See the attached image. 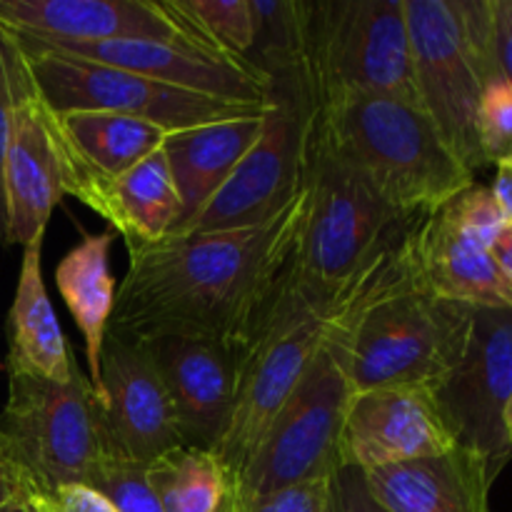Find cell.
Wrapping results in <instances>:
<instances>
[{
  "label": "cell",
  "mask_w": 512,
  "mask_h": 512,
  "mask_svg": "<svg viewBox=\"0 0 512 512\" xmlns=\"http://www.w3.org/2000/svg\"><path fill=\"white\" fill-rule=\"evenodd\" d=\"M308 215V190L255 228L165 235L128 245L113 333L140 343L190 338L245 355L280 298Z\"/></svg>",
  "instance_id": "obj_1"
},
{
  "label": "cell",
  "mask_w": 512,
  "mask_h": 512,
  "mask_svg": "<svg viewBox=\"0 0 512 512\" xmlns=\"http://www.w3.org/2000/svg\"><path fill=\"white\" fill-rule=\"evenodd\" d=\"M408 230L378 260L345 323L353 393L385 385H423L435 393L463 355L473 308L420 288L410 268Z\"/></svg>",
  "instance_id": "obj_2"
},
{
  "label": "cell",
  "mask_w": 512,
  "mask_h": 512,
  "mask_svg": "<svg viewBox=\"0 0 512 512\" xmlns=\"http://www.w3.org/2000/svg\"><path fill=\"white\" fill-rule=\"evenodd\" d=\"M313 130L403 215L418 218L473 185L433 120L415 103L353 95L313 113Z\"/></svg>",
  "instance_id": "obj_3"
},
{
  "label": "cell",
  "mask_w": 512,
  "mask_h": 512,
  "mask_svg": "<svg viewBox=\"0 0 512 512\" xmlns=\"http://www.w3.org/2000/svg\"><path fill=\"white\" fill-rule=\"evenodd\" d=\"M308 215L298 253L285 283L313 295H338L415 218L395 210L348 160L328 148L310 128Z\"/></svg>",
  "instance_id": "obj_4"
},
{
  "label": "cell",
  "mask_w": 512,
  "mask_h": 512,
  "mask_svg": "<svg viewBox=\"0 0 512 512\" xmlns=\"http://www.w3.org/2000/svg\"><path fill=\"white\" fill-rule=\"evenodd\" d=\"M370 268L338 295L303 293L285 283L263 328L245 350L233 415L213 448V455L230 475V485L243 473L263 433L310 368L330 330L355 303Z\"/></svg>",
  "instance_id": "obj_5"
},
{
  "label": "cell",
  "mask_w": 512,
  "mask_h": 512,
  "mask_svg": "<svg viewBox=\"0 0 512 512\" xmlns=\"http://www.w3.org/2000/svg\"><path fill=\"white\" fill-rule=\"evenodd\" d=\"M300 88L313 110L353 95L418 105L405 0H308Z\"/></svg>",
  "instance_id": "obj_6"
},
{
  "label": "cell",
  "mask_w": 512,
  "mask_h": 512,
  "mask_svg": "<svg viewBox=\"0 0 512 512\" xmlns=\"http://www.w3.org/2000/svg\"><path fill=\"white\" fill-rule=\"evenodd\" d=\"M383 258V255H380ZM378 258V260H380ZM368 270L355 303L335 323L300 383L268 425L243 473L230 485V503L260 498L310 480H328L343 468L340 438L350 403L343 330L363 298L375 265Z\"/></svg>",
  "instance_id": "obj_7"
},
{
  "label": "cell",
  "mask_w": 512,
  "mask_h": 512,
  "mask_svg": "<svg viewBox=\"0 0 512 512\" xmlns=\"http://www.w3.org/2000/svg\"><path fill=\"white\" fill-rule=\"evenodd\" d=\"M8 378L0 430L13 440L38 493L88 483L93 470L113 455L90 380L80 370L68 383L25 373Z\"/></svg>",
  "instance_id": "obj_8"
},
{
  "label": "cell",
  "mask_w": 512,
  "mask_h": 512,
  "mask_svg": "<svg viewBox=\"0 0 512 512\" xmlns=\"http://www.w3.org/2000/svg\"><path fill=\"white\" fill-rule=\"evenodd\" d=\"M20 48V45H18ZM28 63L30 78L53 113L75 110H103L145 120L165 133L200 128L235 118L263 115L268 105L240 103V100L213 98L193 90L173 88L128 70L90 63L73 55L50 50L20 48Z\"/></svg>",
  "instance_id": "obj_9"
},
{
  "label": "cell",
  "mask_w": 512,
  "mask_h": 512,
  "mask_svg": "<svg viewBox=\"0 0 512 512\" xmlns=\"http://www.w3.org/2000/svg\"><path fill=\"white\" fill-rule=\"evenodd\" d=\"M313 113L298 85L273 83L258 143L223 188L170 235L255 228L283 213L305 188Z\"/></svg>",
  "instance_id": "obj_10"
},
{
  "label": "cell",
  "mask_w": 512,
  "mask_h": 512,
  "mask_svg": "<svg viewBox=\"0 0 512 512\" xmlns=\"http://www.w3.org/2000/svg\"><path fill=\"white\" fill-rule=\"evenodd\" d=\"M418 105L455 158L475 175L485 168L478 133L483 80L465 43L455 0H405Z\"/></svg>",
  "instance_id": "obj_11"
},
{
  "label": "cell",
  "mask_w": 512,
  "mask_h": 512,
  "mask_svg": "<svg viewBox=\"0 0 512 512\" xmlns=\"http://www.w3.org/2000/svg\"><path fill=\"white\" fill-rule=\"evenodd\" d=\"M512 395V308L470 310L468 340L435 400L460 448L483 455L495 470L510 458L503 408Z\"/></svg>",
  "instance_id": "obj_12"
},
{
  "label": "cell",
  "mask_w": 512,
  "mask_h": 512,
  "mask_svg": "<svg viewBox=\"0 0 512 512\" xmlns=\"http://www.w3.org/2000/svg\"><path fill=\"white\" fill-rule=\"evenodd\" d=\"M453 448L458 443L430 388L385 385L350 395L340 438L343 468H388L438 458Z\"/></svg>",
  "instance_id": "obj_13"
},
{
  "label": "cell",
  "mask_w": 512,
  "mask_h": 512,
  "mask_svg": "<svg viewBox=\"0 0 512 512\" xmlns=\"http://www.w3.org/2000/svg\"><path fill=\"white\" fill-rule=\"evenodd\" d=\"M100 380V410L113 455L150 465L183 448L175 408L148 345L108 330Z\"/></svg>",
  "instance_id": "obj_14"
},
{
  "label": "cell",
  "mask_w": 512,
  "mask_h": 512,
  "mask_svg": "<svg viewBox=\"0 0 512 512\" xmlns=\"http://www.w3.org/2000/svg\"><path fill=\"white\" fill-rule=\"evenodd\" d=\"M20 48L50 50L73 55L90 63L128 70L173 88L213 95V98L240 100V103H270V80L245 63L215 55L188 40H110V43H38L15 38Z\"/></svg>",
  "instance_id": "obj_15"
},
{
  "label": "cell",
  "mask_w": 512,
  "mask_h": 512,
  "mask_svg": "<svg viewBox=\"0 0 512 512\" xmlns=\"http://www.w3.org/2000/svg\"><path fill=\"white\" fill-rule=\"evenodd\" d=\"M23 53V50H20ZM8 243L28 245L45 235L55 205L63 200V160L53 130V110L45 105L30 78L25 55L15 83L13 125L3 165Z\"/></svg>",
  "instance_id": "obj_16"
},
{
  "label": "cell",
  "mask_w": 512,
  "mask_h": 512,
  "mask_svg": "<svg viewBox=\"0 0 512 512\" xmlns=\"http://www.w3.org/2000/svg\"><path fill=\"white\" fill-rule=\"evenodd\" d=\"M145 345L168 388L183 445L213 453L233 415L243 353L190 338Z\"/></svg>",
  "instance_id": "obj_17"
},
{
  "label": "cell",
  "mask_w": 512,
  "mask_h": 512,
  "mask_svg": "<svg viewBox=\"0 0 512 512\" xmlns=\"http://www.w3.org/2000/svg\"><path fill=\"white\" fill-rule=\"evenodd\" d=\"M408 258L420 288L435 298L470 308H512V285L490 245L465 230L448 205L413 220Z\"/></svg>",
  "instance_id": "obj_18"
},
{
  "label": "cell",
  "mask_w": 512,
  "mask_h": 512,
  "mask_svg": "<svg viewBox=\"0 0 512 512\" xmlns=\"http://www.w3.org/2000/svg\"><path fill=\"white\" fill-rule=\"evenodd\" d=\"M0 28L38 43L188 40L155 0H0Z\"/></svg>",
  "instance_id": "obj_19"
},
{
  "label": "cell",
  "mask_w": 512,
  "mask_h": 512,
  "mask_svg": "<svg viewBox=\"0 0 512 512\" xmlns=\"http://www.w3.org/2000/svg\"><path fill=\"white\" fill-rule=\"evenodd\" d=\"M53 130L63 160L65 195L83 205L105 183L163 148L168 138L158 125L103 110L53 113Z\"/></svg>",
  "instance_id": "obj_20"
},
{
  "label": "cell",
  "mask_w": 512,
  "mask_h": 512,
  "mask_svg": "<svg viewBox=\"0 0 512 512\" xmlns=\"http://www.w3.org/2000/svg\"><path fill=\"white\" fill-rule=\"evenodd\" d=\"M373 498L390 512H490L488 495L498 470L468 448L438 458L363 470Z\"/></svg>",
  "instance_id": "obj_21"
},
{
  "label": "cell",
  "mask_w": 512,
  "mask_h": 512,
  "mask_svg": "<svg viewBox=\"0 0 512 512\" xmlns=\"http://www.w3.org/2000/svg\"><path fill=\"white\" fill-rule=\"evenodd\" d=\"M265 113L168 133L163 153L180 198V220L175 230L183 228L223 188L240 160L258 143Z\"/></svg>",
  "instance_id": "obj_22"
},
{
  "label": "cell",
  "mask_w": 512,
  "mask_h": 512,
  "mask_svg": "<svg viewBox=\"0 0 512 512\" xmlns=\"http://www.w3.org/2000/svg\"><path fill=\"white\" fill-rule=\"evenodd\" d=\"M43 238L35 235L23 248L18 285L8 315V373L68 383L78 365L70 358L63 328L43 280Z\"/></svg>",
  "instance_id": "obj_23"
},
{
  "label": "cell",
  "mask_w": 512,
  "mask_h": 512,
  "mask_svg": "<svg viewBox=\"0 0 512 512\" xmlns=\"http://www.w3.org/2000/svg\"><path fill=\"white\" fill-rule=\"evenodd\" d=\"M113 238L115 233L110 228L98 235H85L55 268L60 298L83 333L85 358L90 368L88 380L98 403L103 398V380H100L103 345L115 308V280L110 273Z\"/></svg>",
  "instance_id": "obj_24"
},
{
  "label": "cell",
  "mask_w": 512,
  "mask_h": 512,
  "mask_svg": "<svg viewBox=\"0 0 512 512\" xmlns=\"http://www.w3.org/2000/svg\"><path fill=\"white\" fill-rule=\"evenodd\" d=\"M88 208L108 220L125 245H148L173 233L180 220V198L163 148L105 183Z\"/></svg>",
  "instance_id": "obj_25"
},
{
  "label": "cell",
  "mask_w": 512,
  "mask_h": 512,
  "mask_svg": "<svg viewBox=\"0 0 512 512\" xmlns=\"http://www.w3.org/2000/svg\"><path fill=\"white\" fill-rule=\"evenodd\" d=\"M163 512H230V475L210 450L175 448L148 465Z\"/></svg>",
  "instance_id": "obj_26"
},
{
  "label": "cell",
  "mask_w": 512,
  "mask_h": 512,
  "mask_svg": "<svg viewBox=\"0 0 512 512\" xmlns=\"http://www.w3.org/2000/svg\"><path fill=\"white\" fill-rule=\"evenodd\" d=\"M163 8L190 43L248 65L255 45L253 0H163Z\"/></svg>",
  "instance_id": "obj_27"
},
{
  "label": "cell",
  "mask_w": 512,
  "mask_h": 512,
  "mask_svg": "<svg viewBox=\"0 0 512 512\" xmlns=\"http://www.w3.org/2000/svg\"><path fill=\"white\" fill-rule=\"evenodd\" d=\"M83 485L105 495L118 512H163L145 463L108 455Z\"/></svg>",
  "instance_id": "obj_28"
},
{
  "label": "cell",
  "mask_w": 512,
  "mask_h": 512,
  "mask_svg": "<svg viewBox=\"0 0 512 512\" xmlns=\"http://www.w3.org/2000/svg\"><path fill=\"white\" fill-rule=\"evenodd\" d=\"M478 133L483 145L485 160L500 163L512 158V83L505 78H495L480 95Z\"/></svg>",
  "instance_id": "obj_29"
},
{
  "label": "cell",
  "mask_w": 512,
  "mask_h": 512,
  "mask_svg": "<svg viewBox=\"0 0 512 512\" xmlns=\"http://www.w3.org/2000/svg\"><path fill=\"white\" fill-rule=\"evenodd\" d=\"M230 512H335L333 478L288 485L260 498L230 503Z\"/></svg>",
  "instance_id": "obj_30"
},
{
  "label": "cell",
  "mask_w": 512,
  "mask_h": 512,
  "mask_svg": "<svg viewBox=\"0 0 512 512\" xmlns=\"http://www.w3.org/2000/svg\"><path fill=\"white\" fill-rule=\"evenodd\" d=\"M20 58H23V53H20L13 35L0 28V240L3 243H8V208H5L3 165L5 150H8L10 125H13L15 83H18Z\"/></svg>",
  "instance_id": "obj_31"
},
{
  "label": "cell",
  "mask_w": 512,
  "mask_h": 512,
  "mask_svg": "<svg viewBox=\"0 0 512 512\" xmlns=\"http://www.w3.org/2000/svg\"><path fill=\"white\" fill-rule=\"evenodd\" d=\"M450 208V213L455 215L460 225L465 230L480 238L483 243H488L493 248L495 238H498L500 230L505 228V215L500 210L498 200H495L493 190L483 188V185H470L463 193H458L455 198H450L445 203Z\"/></svg>",
  "instance_id": "obj_32"
},
{
  "label": "cell",
  "mask_w": 512,
  "mask_h": 512,
  "mask_svg": "<svg viewBox=\"0 0 512 512\" xmlns=\"http://www.w3.org/2000/svg\"><path fill=\"white\" fill-rule=\"evenodd\" d=\"M38 493L33 475L20 460L13 440L0 430V508Z\"/></svg>",
  "instance_id": "obj_33"
},
{
  "label": "cell",
  "mask_w": 512,
  "mask_h": 512,
  "mask_svg": "<svg viewBox=\"0 0 512 512\" xmlns=\"http://www.w3.org/2000/svg\"><path fill=\"white\" fill-rule=\"evenodd\" d=\"M333 508L335 512H390L373 498L358 468H340L333 475Z\"/></svg>",
  "instance_id": "obj_34"
},
{
  "label": "cell",
  "mask_w": 512,
  "mask_h": 512,
  "mask_svg": "<svg viewBox=\"0 0 512 512\" xmlns=\"http://www.w3.org/2000/svg\"><path fill=\"white\" fill-rule=\"evenodd\" d=\"M45 500H48L53 512H118L105 495H100L98 490L83 483L63 485V488L45 495Z\"/></svg>",
  "instance_id": "obj_35"
},
{
  "label": "cell",
  "mask_w": 512,
  "mask_h": 512,
  "mask_svg": "<svg viewBox=\"0 0 512 512\" xmlns=\"http://www.w3.org/2000/svg\"><path fill=\"white\" fill-rule=\"evenodd\" d=\"M495 60L500 75L512 83V0H493Z\"/></svg>",
  "instance_id": "obj_36"
},
{
  "label": "cell",
  "mask_w": 512,
  "mask_h": 512,
  "mask_svg": "<svg viewBox=\"0 0 512 512\" xmlns=\"http://www.w3.org/2000/svg\"><path fill=\"white\" fill-rule=\"evenodd\" d=\"M495 165H498V173H495V183L490 190H493L505 220L512 223V158L500 160V163Z\"/></svg>",
  "instance_id": "obj_37"
},
{
  "label": "cell",
  "mask_w": 512,
  "mask_h": 512,
  "mask_svg": "<svg viewBox=\"0 0 512 512\" xmlns=\"http://www.w3.org/2000/svg\"><path fill=\"white\" fill-rule=\"evenodd\" d=\"M490 253H493V260L500 268V273H503L512 285V223H505V228L498 233Z\"/></svg>",
  "instance_id": "obj_38"
},
{
  "label": "cell",
  "mask_w": 512,
  "mask_h": 512,
  "mask_svg": "<svg viewBox=\"0 0 512 512\" xmlns=\"http://www.w3.org/2000/svg\"><path fill=\"white\" fill-rule=\"evenodd\" d=\"M25 503L30 505V510H33V512H53V508H50V503L45 500L43 493L28 495V498H25Z\"/></svg>",
  "instance_id": "obj_39"
},
{
  "label": "cell",
  "mask_w": 512,
  "mask_h": 512,
  "mask_svg": "<svg viewBox=\"0 0 512 512\" xmlns=\"http://www.w3.org/2000/svg\"><path fill=\"white\" fill-rule=\"evenodd\" d=\"M503 428H505V435H508V443L512 445V395L503 408Z\"/></svg>",
  "instance_id": "obj_40"
},
{
  "label": "cell",
  "mask_w": 512,
  "mask_h": 512,
  "mask_svg": "<svg viewBox=\"0 0 512 512\" xmlns=\"http://www.w3.org/2000/svg\"><path fill=\"white\" fill-rule=\"evenodd\" d=\"M0 512H33V510H30V505L25 503V500H15V503L3 505Z\"/></svg>",
  "instance_id": "obj_41"
}]
</instances>
